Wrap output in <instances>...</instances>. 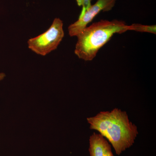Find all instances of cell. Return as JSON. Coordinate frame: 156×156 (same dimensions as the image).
I'll use <instances>...</instances> for the list:
<instances>
[{"label":"cell","instance_id":"1","mask_svg":"<svg viewBox=\"0 0 156 156\" xmlns=\"http://www.w3.org/2000/svg\"><path fill=\"white\" fill-rule=\"evenodd\" d=\"M87 120L90 129L107 139L118 155L133 145L138 134L137 127L129 121L127 112L120 109L101 112Z\"/></svg>","mask_w":156,"mask_h":156},{"label":"cell","instance_id":"8","mask_svg":"<svg viewBox=\"0 0 156 156\" xmlns=\"http://www.w3.org/2000/svg\"><path fill=\"white\" fill-rule=\"evenodd\" d=\"M6 77V75L5 73H0V81L2 80L5 79Z\"/></svg>","mask_w":156,"mask_h":156},{"label":"cell","instance_id":"6","mask_svg":"<svg viewBox=\"0 0 156 156\" xmlns=\"http://www.w3.org/2000/svg\"><path fill=\"white\" fill-rule=\"evenodd\" d=\"M128 30L135 31L140 32H147L156 34V26L155 25H145L139 23H134L132 25L127 26Z\"/></svg>","mask_w":156,"mask_h":156},{"label":"cell","instance_id":"2","mask_svg":"<svg viewBox=\"0 0 156 156\" xmlns=\"http://www.w3.org/2000/svg\"><path fill=\"white\" fill-rule=\"evenodd\" d=\"M127 26L124 21L117 20H101L92 23L77 36L75 53L80 59L92 61L114 34L128 31Z\"/></svg>","mask_w":156,"mask_h":156},{"label":"cell","instance_id":"4","mask_svg":"<svg viewBox=\"0 0 156 156\" xmlns=\"http://www.w3.org/2000/svg\"><path fill=\"white\" fill-rule=\"evenodd\" d=\"M117 0H97L94 5H91L83 15L68 27L70 36H77L89 24L101 11H108L114 7Z\"/></svg>","mask_w":156,"mask_h":156},{"label":"cell","instance_id":"5","mask_svg":"<svg viewBox=\"0 0 156 156\" xmlns=\"http://www.w3.org/2000/svg\"><path fill=\"white\" fill-rule=\"evenodd\" d=\"M90 156H114L107 140L100 134L94 133L89 138Z\"/></svg>","mask_w":156,"mask_h":156},{"label":"cell","instance_id":"7","mask_svg":"<svg viewBox=\"0 0 156 156\" xmlns=\"http://www.w3.org/2000/svg\"><path fill=\"white\" fill-rule=\"evenodd\" d=\"M78 5L82 6V11L81 14H80V17L83 16L86 11L91 7V1L92 0H76Z\"/></svg>","mask_w":156,"mask_h":156},{"label":"cell","instance_id":"3","mask_svg":"<svg viewBox=\"0 0 156 156\" xmlns=\"http://www.w3.org/2000/svg\"><path fill=\"white\" fill-rule=\"evenodd\" d=\"M63 25L61 19L55 18L48 30L28 40V48L34 53L42 56H46L56 50L64 37Z\"/></svg>","mask_w":156,"mask_h":156}]
</instances>
